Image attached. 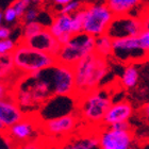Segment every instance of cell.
Returning a JSON list of instances; mask_svg holds the SVG:
<instances>
[{"label":"cell","instance_id":"4fadbf2b","mask_svg":"<svg viewBox=\"0 0 149 149\" xmlns=\"http://www.w3.org/2000/svg\"><path fill=\"white\" fill-rule=\"evenodd\" d=\"M17 45H25L32 49L48 53L50 56H56L61 50V44L51 34L48 28L43 29L40 33L26 40H18Z\"/></svg>","mask_w":149,"mask_h":149},{"label":"cell","instance_id":"2e32d148","mask_svg":"<svg viewBox=\"0 0 149 149\" xmlns=\"http://www.w3.org/2000/svg\"><path fill=\"white\" fill-rule=\"evenodd\" d=\"M133 114V108L129 101L121 100L114 102L107 113L101 127H110L113 125L126 123Z\"/></svg>","mask_w":149,"mask_h":149},{"label":"cell","instance_id":"6da1fadb","mask_svg":"<svg viewBox=\"0 0 149 149\" xmlns=\"http://www.w3.org/2000/svg\"><path fill=\"white\" fill-rule=\"evenodd\" d=\"M116 88L114 82L104 84L87 96L78 99L77 114L83 126L87 128H100L107 113L114 103Z\"/></svg>","mask_w":149,"mask_h":149},{"label":"cell","instance_id":"7a4b0ae2","mask_svg":"<svg viewBox=\"0 0 149 149\" xmlns=\"http://www.w3.org/2000/svg\"><path fill=\"white\" fill-rule=\"evenodd\" d=\"M72 68L76 84L74 96L77 99H81L99 88L109 72V64L108 59L93 52L81 60Z\"/></svg>","mask_w":149,"mask_h":149},{"label":"cell","instance_id":"5bb4252c","mask_svg":"<svg viewBox=\"0 0 149 149\" xmlns=\"http://www.w3.org/2000/svg\"><path fill=\"white\" fill-rule=\"evenodd\" d=\"M25 113L20 110L11 95L2 98L0 101V127L1 131L4 132L14 125L25 119Z\"/></svg>","mask_w":149,"mask_h":149},{"label":"cell","instance_id":"8fae6325","mask_svg":"<svg viewBox=\"0 0 149 149\" xmlns=\"http://www.w3.org/2000/svg\"><path fill=\"white\" fill-rule=\"evenodd\" d=\"M143 31V24L139 17L123 15L115 16L107 31V35H109L112 40H121L137 37Z\"/></svg>","mask_w":149,"mask_h":149},{"label":"cell","instance_id":"cb8c5ba5","mask_svg":"<svg viewBox=\"0 0 149 149\" xmlns=\"http://www.w3.org/2000/svg\"><path fill=\"white\" fill-rule=\"evenodd\" d=\"M40 11L37 6L29 8L20 22H22V25H26V24H29V22H36V19H38V17H40Z\"/></svg>","mask_w":149,"mask_h":149},{"label":"cell","instance_id":"83f0119b","mask_svg":"<svg viewBox=\"0 0 149 149\" xmlns=\"http://www.w3.org/2000/svg\"><path fill=\"white\" fill-rule=\"evenodd\" d=\"M139 40H140V43L143 47V49L149 53V32L143 31L139 35Z\"/></svg>","mask_w":149,"mask_h":149},{"label":"cell","instance_id":"52a82bcc","mask_svg":"<svg viewBox=\"0 0 149 149\" xmlns=\"http://www.w3.org/2000/svg\"><path fill=\"white\" fill-rule=\"evenodd\" d=\"M42 136V120L36 113L26 115L25 119L2 132V137L11 141L15 148L20 144L38 140Z\"/></svg>","mask_w":149,"mask_h":149},{"label":"cell","instance_id":"7402d4cb","mask_svg":"<svg viewBox=\"0 0 149 149\" xmlns=\"http://www.w3.org/2000/svg\"><path fill=\"white\" fill-rule=\"evenodd\" d=\"M85 6V2H81V1H69L66 6H61V9L58 11L56 14H66V15H74L78 11H80L83 6ZM54 14V15H56Z\"/></svg>","mask_w":149,"mask_h":149},{"label":"cell","instance_id":"603a6c76","mask_svg":"<svg viewBox=\"0 0 149 149\" xmlns=\"http://www.w3.org/2000/svg\"><path fill=\"white\" fill-rule=\"evenodd\" d=\"M30 1L29 0H17V1H14V2L11 4L13 6V9L15 10L16 14L18 16V18L22 20V18L24 17L25 13L27 12V10L29 9V6H30Z\"/></svg>","mask_w":149,"mask_h":149},{"label":"cell","instance_id":"44dd1931","mask_svg":"<svg viewBox=\"0 0 149 149\" xmlns=\"http://www.w3.org/2000/svg\"><path fill=\"white\" fill-rule=\"evenodd\" d=\"M85 4H86V2H85ZM84 20H85V6L80 11H78L76 14L72 15V31H74V35H77L79 33L83 32Z\"/></svg>","mask_w":149,"mask_h":149},{"label":"cell","instance_id":"d6986e66","mask_svg":"<svg viewBox=\"0 0 149 149\" xmlns=\"http://www.w3.org/2000/svg\"><path fill=\"white\" fill-rule=\"evenodd\" d=\"M137 81H139V72H137L135 65L131 64L127 65L126 68L124 69V74L121 76L120 85L125 88H131L136 85Z\"/></svg>","mask_w":149,"mask_h":149},{"label":"cell","instance_id":"ac0fdd59","mask_svg":"<svg viewBox=\"0 0 149 149\" xmlns=\"http://www.w3.org/2000/svg\"><path fill=\"white\" fill-rule=\"evenodd\" d=\"M113 51V40L109 35H101L96 37L95 40V53L101 58L109 59L112 56Z\"/></svg>","mask_w":149,"mask_h":149},{"label":"cell","instance_id":"30bf717a","mask_svg":"<svg viewBox=\"0 0 149 149\" xmlns=\"http://www.w3.org/2000/svg\"><path fill=\"white\" fill-rule=\"evenodd\" d=\"M81 126L82 123L79 115L74 114L52 120L42 121V132L43 135L54 140H64L76 133Z\"/></svg>","mask_w":149,"mask_h":149},{"label":"cell","instance_id":"9a60e30c","mask_svg":"<svg viewBox=\"0 0 149 149\" xmlns=\"http://www.w3.org/2000/svg\"><path fill=\"white\" fill-rule=\"evenodd\" d=\"M48 29L51 32V34L59 40L61 46H64L74 36L72 15L56 14L53 16V22Z\"/></svg>","mask_w":149,"mask_h":149},{"label":"cell","instance_id":"3957f363","mask_svg":"<svg viewBox=\"0 0 149 149\" xmlns=\"http://www.w3.org/2000/svg\"><path fill=\"white\" fill-rule=\"evenodd\" d=\"M12 58L16 70L22 74L42 72L58 63L56 56L32 49L25 45H17L12 52Z\"/></svg>","mask_w":149,"mask_h":149},{"label":"cell","instance_id":"ffe728a7","mask_svg":"<svg viewBox=\"0 0 149 149\" xmlns=\"http://www.w3.org/2000/svg\"><path fill=\"white\" fill-rule=\"evenodd\" d=\"M43 29H45L42 24H40L38 22H29V24H26L22 27V34H20V38L18 40H26L33 37L34 35H36L37 33H40Z\"/></svg>","mask_w":149,"mask_h":149},{"label":"cell","instance_id":"e0dca14e","mask_svg":"<svg viewBox=\"0 0 149 149\" xmlns=\"http://www.w3.org/2000/svg\"><path fill=\"white\" fill-rule=\"evenodd\" d=\"M142 2L137 0H109L107 1V4L112 11V13L114 14V16L129 15Z\"/></svg>","mask_w":149,"mask_h":149},{"label":"cell","instance_id":"4316f807","mask_svg":"<svg viewBox=\"0 0 149 149\" xmlns=\"http://www.w3.org/2000/svg\"><path fill=\"white\" fill-rule=\"evenodd\" d=\"M3 17H4V20H6V22H13L16 18H18V16H17L15 10L13 9L12 6H8V8L4 10Z\"/></svg>","mask_w":149,"mask_h":149},{"label":"cell","instance_id":"f1b7e54d","mask_svg":"<svg viewBox=\"0 0 149 149\" xmlns=\"http://www.w3.org/2000/svg\"><path fill=\"white\" fill-rule=\"evenodd\" d=\"M140 116L144 119V121L149 126V102L142 106L140 110Z\"/></svg>","mask_w":149,"mask_h":149},{"label":"cell","instance_id":"ba28073f","mask_svg":"<svg viewBox=\"0 0 149 149\" xmlns=\"http://www.w3.org/2000/svg\"><path fill=\"white\" fill-rule=\"evenodd\" d=\"M118 62L127 65L144 63L149 60V53L143 49L139 36L121 40H113L112 56Z\"/></svg>","mask_w":149,"mask_h":149},{"label":"cell","instance_id":"8992f818","mask_svg":"<svg viewBox=\"0 0 149 149\" xmlns=\"http://www.w3.org/2000/svg\"><path fill=\"white\" fill-rule=\"evenodd\" d=\"M114 17V14L109 9L107 2L86 3L83 32L95 38L107 34Z\"/></svg>","mask_w":149,"mask_h":149},{"label":"cell","instance_id":"d4e9b609","mask_svg":"<svg viewBox=\"0 0 149 149\" xmlns=\"http://www.w3.org/2000/svg\"><path fill=\"white\" fill-rule=\"evenodd\" d=\"M17 45L11 40H1L0 42V54L4 56V54H11L14 51Z\"/></svg>","mask_w":149,"mask_h":149},{"label":"cell","instance_id":"5b68a950","mask_svg":"<svg viewBox=\"0 0 149 149\" xmlns=\"http://www.w3.org/2000/svg\"><path fill=\"white\" fill-rule=\"evenodd\" d=\"M99 128L81 126L74 134L64 140L48 137L46 149H101L99 143Z\"/></svg>","mask_w":149,"mask_h":149},{"label":"cell","instance_id":"4dcf8cb0","mask_svg":"<svg viewBox=\"0 0 149 149\" xmlns=\"http://www.w3.org/2000/svg\"><path fill=\"white\" fill-rule=\"evenodd\" d=\"M137 149H149V140H147V141H145L144 143H142L139 146V148Z\"/></svg>","mask_w":149,"mask_h":149},{"label":"cell","instance_id":"9c48e42d","mask_svg":"<svg viewBox=\"0 0 149 149\" xmlns=\"http://www.w3.org/2000/svg\"><path fill=\"white\" fill-rule=\"evenodd\" d=\"M78 99L74 96H54L47 100L37 112L42 121L77 114Z\"/></svg>","mask_w":149,"mask_h":149},{"label":"cell","instance_id":"484cf974","mask_svg":"<svg viewBox=\"0 0 149 149\" xmlns=\"http://www.w3.org/2000/svg\"><path fill=\"white\" fill-rule=\"evenodd\" d=\"M139 18L141 19V22L143 24L144 31L149 32V4H147V3L144 4Z\"/></svg>","mask_w":149,"mask_h":149},{"label":"cell","instance_id":"7c38bea8","mask_svg":"<svg viewBox=\"0 0 149 149\" xmlns=\"http://www.w3.org/2000/svg\"><path fill=\"white\" fill-rule=\"evenodd\" d=\"M98 134L101 149H132L134 130H115L109 127H100Z\"/></svg>","mask_w":149,"mask_h":149},{"label":"cell","instance_id":"277c9868","mask_svg":"<svg viewBox=\"0 0 149 149\" xmlns=\"http://www.w3.org/2000/svg\"><path fill=\"white\" fill-rule=\"evenodd\" d=\"M95 37L84 32L74 35L68 43L61 47L59 54L56 56V62L74 67L86 56L95 52Z\"/></svg>","mask_w":149,"mask_h":149},{"label":"cell","instance_id":"f546056e","mask_svg":"<svg viewBox=\"0 0 149 149\" xmlns=\"http://www.w3.org/2000/svg\"><path fill=\"white\" fill-rule=\"evenodd\" d=\"M10 35H11V30L8 27H1L0 28V37L1 40H9Z\"/></svg>","mask_w":149,"mask_h":149}]
</instances>
